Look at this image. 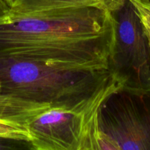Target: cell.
Returning <instances> with one entry per match:
<instances>
[{"instance_id":"obj_1","label":"cell","mask_w":150,"mask_h":150,"mask_svg":"<svg viewBox=\"0 0 150 150\" xmlns=\"http://www.w3.org/2000/svg\"><path fill=\"white\" fill-rule=\"evenodd\" d=\"M114 42V21L107 5L10 12L0 18V55L108 70Z\"/></svg>"},{"instance_id":"obj_2","label":"cell","mask_w":150,"mask_h":150,"mask_svg":"<svg viewBox=\"0 0 150 150\" xmlns=\"http://www.w3.org/2000/svg\"><path fill=\"white\" fill-rule=\"evenodd\" d=\"M119 87L109 70L72 68L0 55V92L50 108L88 107Z\"/></svg>"},{"instance_id":"obj_3","label":"cell","mask_w":150,"mask_h":150,"mask_svg":"<svg viewBox=\"0 0 150 150\" xmlns=\"http://www.w3.org/2000/svg\"><path fill=\"white\" fill-rule=\"evenodd\" d=\"M115 26L108 70L119 87L150 90V48L141 20L129 0H105Z\"/></svg>"},{"instance_id":"obj_4","label":"cell","mask_w":150,"mask_h":150,"mask_svg":"<svg viewBox=\"0 0 150 150\" xmlns=\"http://www.w3.org/2000/svg\"><path fill=\"white\" fill-rule=\"evenodd\" d=\"M97 119L121 150H150V90L118 87L101 101Z\"/></svg>"},{"instance_id":"obj_5","label":"cell","mask_w":150,"mask_h":150,"mask_svg":"<svg viewBox=\"0 0 150 150\" xmlns=\"http://www.w3.org/2000/svg\"><path fill=\"white\" fill-rule=\"evenodd\" d=\"M99 102L88 107L50 108L26 125L32 150H82L87 117Z\"/></svg>"},{"instance_id":"obj_6","label":"cell","mask_w":150,"mask_h":150,"mask_svg":"<svg viewBox=\"0 0 150 150\" xmlns=\"http://www.w3.org/2000/svg\"><path fill=\"white\" fill-rule=\"evenodd\" d=\"M50 108L4 95L0 92V122L26 127L35 117Z\"/></svg>"},{"instance_id":"obj_7","label":"cell","mask_w":150,"mask_h":150,"mask_svg":"<svg viewBox=\"0 0 150 150\" xmlns=\"http://www.w3.org/2000/svg\"><path fill=\"white\" fill-rule=\"evenodd\" d=\"M105 5V0H16L10 12L24 14L67 7Z\"/></svg>"},{"instance_id":"obj_8","label":"cell","mask_w":150,"mask_h":150,"mask_svg":"<svg viewBox=\"0 0 150 150\" xmlns=\"http://www.w3.org/2000/svg\"><path fill=\"white\" fill-rule=\"evenodd\" d=\"M99 105H96L87 117L82 150H121L114 141L99 128L97 111Z\"/></svg>"},{"instance_id":"obj_9","label":"cell","mask_w":150,"mask_h":150,"mask_svg":"<svg viewBox=\"0 0 150 150\" xmlns=\"http://www.w3.org/2000/svg\"><path fill=\"white\" fill-rule=\"evenodd\" d=\"M141 20L150 48V3L147 0H129Z\"/></svg>"},{"instance_id":"obj_10","label":"cell","mask_w":150,"mask_h":150,"mask_svg":"<svg viewBox=\"0 0 150 150\" xmlns=\"http://www.w3.org/2000/svg\"><path fill=\"white\" fill-rule=\"evenodd\" d=\"M0 137L22 139L29 142L31 140V136L26 127L4 122H0Z\"/></svg>"},{"instance_id":"obj_11","label":"cell","mask_w":150,"mask_h":150,"mask_svg":"<svg viewBox=\"0 0 150 150\" xmlns=\"http://www.w3.org/2000/svg\"><path fill=\"white\" fill-rule=\"evenodd\" d=\"M31 148L29 141L0 137V150H28Z\"/></svg>"},{"instance_id":"obj_12","label":"cell","mask_w":150,"mask_h":150,"mask_svg":"<svg viewBox=\"0 0 150 150\" xmlns=\"http://www.w3.org/2000/svg\"><path fill=\"white\" fill-rule=\"evenodd\" d=\"M10 7L3 0H0V18L7 16L10 13Z\"/></svg>"},{"instance_id":"obj_13","label":"cell","mask_w":150,"mask_h":150,"mask_svg":"<svg viewBox=\"0 0 150 150\" xmlns=\"http://www.w3.org/2000/svg\"><path fill=\"white\" fill-rule=\"evenodd\" d=\"M3 1L6 3V4H7L10 9L12 7H13V5L14 4L15 1H16V0H3Z\"/></svg>"},{"instance_id":"obj_14","label":"cell","mask_w":150,"mask_h":150,"mask_svg":"<svg viewBox=\"0 0 150 150\" xmlns=\"http://www.w3.org/2000/svg\"><path fill=\"white\" fill-rule=\"evenodd\" d=\"M147 1H149V3H150V0H147Z\"/></svg>"}]
</instances>
